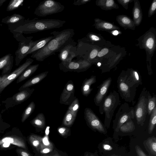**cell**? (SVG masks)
<instances>
[{
  "mask_svg": "<svg viewBox=\"0 0 156 156\" xmlns=\"http://www.w3.org/2000/svg\"><path fill=\"white\" fill-rule=\"evenodd\" d=\"M35 108V104L31 101L24 110L21 116V122H24L34 112Z\"/></svg>",
  "mask_w": 156,
  "mask_h": 156,
  "instance_id": "cell-32",
  "label": "cell"
},
{
  "mask_svg": "<svg viewBox=\"0 0 156 156\" xmlns=\"http://www.w3.org/2000/svg\"><path fill=\"white\" fill-rule=\"evenodd\" d=\"M130 120L126 122L121 126L119 130L125 133L129 132L132 131L134 129V126Z\"/></svg>",
  "mask_w": 156,
  "mask_h": 156,
  "instance_id": "cell-38",
  "label": "cell"
},
{
  "mask_svg": "<svg viewBox=\"0 0 156 156\" xmlns=\"http://www.w3.org/2000/svg\"><path fill=\"white\" fill-rule=\"evenodd\" d=\"M96 5L102 9L108 10L117 9L119 6L113 0H98L96 1Z\"/></svg>",
  "mask_w": 156,
  "mask_h": 156,
  "instance_id": "cell-28",
  "label": "cell"
},
{
  "mask_svg": "<svg viewBox=\"0 0 156 156\" xmlns=\"http://www.w3.org/2000/svg\"><path fill=\"white\" fill-rule=\"evenodd\" d=\"M94 25L96 29L101 30L113 31L120 29L118 27L113 24L98 18L94 19Z\"/></svg>",
  "mask_w": 156,
  "mask_h": 156,
  "instance_id": "cell-19",
  "label": "cell"
},
{
  "mask_svg": "<svg viewBox=\"0 0 156 156\" xmlns=\"http://www.w3.org/2000/svg\"><path fill=\"white\" fill-rule=\"evenodd\" d=\"M125 73L126 82L130 86L137 88L142 84L141 77L137 70L129 69Z\"/></svg>",
  "mask_w": 156,
  "mask_h": 156,
  "instance_id": "cell-16",
  "label": "cell"
},
{
  "mask_svg": "<svg viewBox=\"0 0 156 156\" xmlns=\"http://www.w3.org/2000/svg\"><path fill=\"white\" fill-rule=\"evenodd\" d=\"M77 115V114L67 110L64 115L62 124L68 127L71 126L75 120Z\"/></svg>",
  "mask_w": 156,
  "mask_h": 156,
  "instance_id": "cell-30",
  "label": "cell"
},
{
  "mask_svg": "<svg viewBox=\"0 0 156 156\" xmlns=\"http://www.w3.org/2000/svg\"><path fill=\"white\" fill-rule=\"evenodd\" d=\"M112 81L111 77H108L104 81L98 86V92L94 98L95 105L99 107L100 114H103L102 106L104 100L107 96L108 91Z\"/></svg>",
  "mask_w": 156,
  "mask_h": 156,
  "instance_id": "cell-12",
  "label": "cell"
},
{
  "mask_svg": "<svg viewBox=\"0 0 156 156\" xmlns=\"http://www.w3.org/2000/svg\"><path fill=\"white\" fill-rule=\"evenodd\" d=\"M33 37H27L19 43L18 49L15 52V65L18 66L21 61L27 55V53L36 42L32 40Z\"/></svg>",
  "mask_w": 156,
  "mask_h": 156,
  "instance_id": "cell-13",
  "label": "cell"
},
{
  "mask_svg": "<svg viewBox=\"0 0 156 156\" xmlns=\"http://www.w3.org/2000/svg\"><path fill=\"white\" fill-rule=\"evenodd\" d=\"M111 156H119V155H115V154H113V155H112Z\"/></svg>",
  "mask_w": 156,
  "mask_h": 156,
  "instance_id": "cell-55",
  "label": "cell"
},
{
  "mask_svg": "<svg viewBox=\"0 0 156 156\" xmlns=\"http://www.w3.org/2000/svg\"><path fill=\"white\" fill-rule=\"evenodd\" d=\"M48 71L42 72L30 79L22 85L19 89L20 91L35 85L41 81L47 76Z\"/></svg>",
  "mask_w": 156,
  "mask_h": 156,
  "instance_id": "cell-20",
  "label": "cell"
},
{
  "mask_svg": "<svg viewBox=\"0 0 156 156\" xmlns=\"http://www.w3.org/2000/svg\"><path fill=\"white\" fill-rule=\"evenodd\" d=\"M144 39V48L150 54L154 51L155 47V40L154 36L149 33L145 35Z\"/></svg>",
  "mask_w": 156,
  "mask_h": 156,
  "instance_id": "cell-27",
  "label": "cell"
},
{
  "mask_svg": "<svg viewBox=\"0 0 156 156\" xmlns=\"http://www.w3.org/2000/svg\"><path fill=\"white\" fill-rule=\"evenodd\" d=\"M119 94L116 91H111L105 98L102 106V111L105 113L104 125L109 128L115 111L120 105Z\"/></svg>",
  "mask_w": 156,
  "mask_h": 156,
  "instance_id": "cell-3",
  "label": "cell"
},
{
  "mask_svg": "<svg viewBox=\"0 0 156 156\" xmlns=\"http://www.w3.org/2000/svg\"><path fill=\"white\" fill-rule=\"evenodd\" d=\"M156 107V97L155 94L153 96L151 95L149 91H148V103L147 112L150 116L154 108Z\"/></svg>",
  "mask_w": 156,
  "mask_h": 156,
  "instance_id": "cell-34",
  "label": "cell"
},
{
  "mask_svg": "<svg viewBox=\"0 0 156 156\" xmlns=\"http://www.w3.org/2000/svg\"><path fill=\"white\" fill-rule=\"evenodd\" d=\"M84 118L87 124L92 129L105 134L107 133L104 125L91 108H86L85 109Z\"/></svg>",
  "mask_w": 156,
  "mask_h": 156,
  "instance_id": "cell-10",
  "label": "cell"
},
{
  "mask_svg": "<svg viewBox=\"0 0 156 156\" xmlns=\"http://www.w3.org/2000/svg\"><path fill=\"white\" fill-rule=\"evenodd\" d=\"M44 147H49L53 148L52 144L48 140V136H45L42 138V140L40 145V149Z\"/></svg>",
  "mask_w": 156,
  "mask_h": 156,
  "instance_id": "cell-39",
  "label": "cell"
},
{
  "mask_svg": "<svg viewBox=\"0 0 156 156\" xmlns=\"http://www.w3.org/2000/svg\"><path fill=\"white\" fill-rule=\"evenodd\" d=\"M34 90V88H26L8 98L2 102L5 104V110H7L24 102L31 95Z\"/></svg>",
  "mask_w": 156,
  "mask_h": 156,
  "instance_id": "cell-9",
  "label": "cell"
},
{
  "mask_svg": "<svg viewBox=\"0 0 156 156\" xmlns=\"http://www.w3.org/2000/svg\"><path fill=\"white\" fill-rule=\"evenodd\" d=\"M7 75H2L0 76V83L4 80Z\"/></svg>",
  "mask_w": 156,
  "mask_h": 156,
  "instance_id": "cell-50",
  "label": "cell"
},
{
  "mask_svg": "<svg viewBox=\"0 0 156 156\" xmlns=\"http://www.w3.org/2000/svg\"><path fill=\"white\" fill-rule=\"evenodd\" d=\"M16 151L19 156H31L27 150L20 147L16 149Z\"/></svg>",
  "mask_w": 156,
  "mask_h": 156,
  "instance_id": "cell-42",
  "label": "cell"
},
{
  "mask_svg": "<svg viewBox=\"0 0 156 156\" xmlns=\"http://www.w3.org/2000/svg\"><path fill=\"white\" fill-rule=\"evenodd\" d=\"M53 148L49 147H44L41 148L39 152L41 154H46L51 152Z\"/></svg>",
  "mask_w": 156,
  "mask_h": 156,
  "instance_id": "cell-46",
  "label": "cell"
},
{
  "mask_svg": "<svg viewBox=\"0 0 156 156\" xmlns=\"http://www.w3.org/2000/svg\"><path fill=\"white\" fill-rule=\"evenodd\" d=\"M85 156H98L97 154L94 153V154H87Z\"/></svg>",
  "mask_w": 156,
  "mask_h": 156,
  "instance_id": "cell-51",
  "label": "cell"
},
{
  "mask_svg": "<svg viewBox=\"0 0 156 156\" xmlns=\"http://www.w3.org/2000/svg\"><path fill=\"white\" fill-rule=\"evenodd\" d=\"M54 37V35L41 38L36 41L34 45L30 49L27 53L28 55L40 50L45 46Z\"/></svg>",
  "mask_w": 156,
  "mask_h": 156,
  "instance_id": "cell-25",
  "label": "cell"
},
{
  "mask_svg": "<svg viewBox=\"0 0 156 156\" xmlns=\"http://www.w3.org/2000/svg\"><path fill=\"white\" fill-rule=\"evenodd\" d=\"M39 64L30 65L26 68L17 79L16 83H18L31 76L37 70Z\"/></svg>",
  "mask_w": 156,
  "mask_h": 156,
  "instance_id": "cell-26",
  "label": "cell"
},
{
  "mask_svg": "<svg viewBox=\"0 0 156 156\" xmlns=\"http://www.w3.org/2000/svg\"><path fill=\"white\" fill-rule=\"evenodd\" d=\"M135 148L138 156H147L138 145H136Z\"/></svg>",
  "mask_w": 156,
  "mask_h": 156,
  "instance_id": "cell-45",
  "label": "cell"
},
{
  "mask_svg": "<svg viewBox=\"0 0 156 156\" xmlns=\"http://www.w3.org/2000/svg\"><path fill=\"white\" fill-rule=\"evenodd\" d=\"M9 126V125L7 123L4 122L2 118V115L0 113V127L2 128V126Z\"/></svg>",
  "mask_w": 156,
  "mask_h": 156,
  "instance_id": "cell-49",
  "label": "cell"
},
{
  "mask_svg": "<svg viewBox=\"0 0 156 156\" xmlns=\"http://www.w3.org/2000/svg\"><path fill=\"white\" fill-rule=\"evenodd\" d=\"M116 20L119 24L125 29L135 30L136 26L133 20L127 16L122 15H118L116 17Z\"/></svg>",
  "mask_w": 156,
  "mask_h": 156,
  "instance_id": "cell-21",
  "label": "cell"
},
{
  "mask_svg": "<svg viewBox=\"0 0 156 156\" xmlns=\"http://www.w3.org/2000/svg\"><path fill=\"white\" fill-rule=\"evenodd\" d=\"M133 0H117L118 2L126 10L128 9L129 3L132 2Z\"/></svg>",
  "mask_w": 156,
  "mask_h": 156,
  "instance_id": "cell-44",
  "label": "cell"
},
{
  "mask_svg": "<svg viewBox=\"0 0 156 156\" xmlns=\"http://www.w3.org/2000/svg\"><path fill=\"white\" fill-rule=\"evenodd\" d=\"M125 71H122L117 80L118 91L122 99L126 102L133 103L137 88L130 86L126 82Z\"/></svg>",
  "mask_w": 156,
  "mask_h": 156,
  "instance_id": "cell-6",
  "label": "cell"
},
{
  "mask_svg": "<svg viewBox=\"0 0 156 156\" xmlns=\"http://www.w3.org/2000/svg\"><path fill=\"white\" fill-rule=\"evenodd\" d=\"M57 130L59 133L62 136L67 135L70 131V129L66 126L59 127H58Z\"/></svg>",
  "mask_w": 156,
  "mask_h": 156,
  "instance_id": "cell-41",
  "label": "cell"
},
{
  "mask_svg": "<svg viewBox=\"0 0 156 156\" xmlns=\"http://www.w3.org/2000/svg\"><path fill=\"white\" fill-rule=\"evenodd\" d=\"M13 57L8 54L0 58V70H2V75H8L11 73L13 66Z\"/></svg>",
  "mask_w": 156,
  "mask_h": 156,
  "instance_id": "cell-18",
  "label": "cell"
},
{
  "mask_svg": "<svg viewBox=\"0 0 156 156\" xmlns=\"http://www.w3.org/2000/svg\"><path fill=\"white\" fill-rule=\"evenodd\" d=\"M77 43L73 39L60 51L58 55L61 62L68 63L76 57Z\"/></svg>",
  "mask_w": 156,
  "mask_h": 156,
  "instance_id": "cell-14",
  "label": "cell"
},
{
  "mask_svg": "<svg viewBox=\"0 0 156 156\" xmlns=\"http://www.w3.org/2000/svg\"><path fill=\"white\" fill-rule=\"evenodd\" d=\"M43 156H60L59 154H54L53 155H43Z\"/></svg>",
  "mask_w": 156,
  "mask_h": 156,
  "instance_id": "cell-54",
  "label": "cell"
},
{
  "mask_svg": "<svg viewBox=\"0 0 156 156\" xmlns=\"http://www.w3.org/2000/svg\"><path fill=\"white\" fill-rule=\"evenodd\" d=\"M80 108V104L79 100L75 97L73 102L69 105L68 110L77 114Z\"/></svg>",
  "mask_w": 156,
  "mask_h": 156,
  "instance_id": "cell-37",
  "label": "cell"
},
{
  "mask_svg": "<svg viewBox=\"0 0 156 156\" xmlns=\"http://www.w3.org/2000/svg\"><path fill=\"white\" fill-rule=\"evenodd\" d=\"M156 9V0L153 1L148 12V16L151 17L155 12Z\"/></svg>",
  "mask_w": 156,
  "mask_h": 156,
  "instance_id": "cell-40",
  "label": "cell"
},
{
  "mask_svg": "<svg viewBox=\"0 0 156 156\" xmlns=\"http://www.w3.org/2000/svg\"><path fill=\"white\" fill-rule=\"evenodd\" d=\"M96 81L95 76H91L89 78H86L83 80L81 87V91L83 96L87 97L89 95L93 90L91 88V86Z\"/></svg>",
  "mask_w": 156,
  "mask_h": 156,
  "instance_id": "cell-22",
  "label": "cell"
},
{
  "mask_svg": "<svg viewBox=\"0 0 156 156\" xmlns=\"http://www.w3.org/2000/svg\"><path fill=\"white\" fill-rule=\"evenodd\" d=\"M6 1V0H0V7L2 5L3 3Z\"/></svg>",
  "mask_w": 156,
  "mask_h": 156,
  "instance_id": "cell-53",
  "label": "cell"
},
{
  "mask_svg": "<svg viewBox=\"0 0 156 156\" xmlns=\"http://www.w3.org/2000/svg\"><path fill=\"white\" fill-rule=\"evenodd\" d=\"M34 60L27 58L25 62L18 68L7 75L0 83V94L3 90L19 76L34 62Z\"/></svg>",
  "mask_w": 156,
  "mask_h": 156,
  "instance_id": "cell-11",
  "label": "cell"
},
{
  "mask_svg": "<svg viewBox=\"0 0 156 156\" xmlns=\"http://www.w3.org/2000/svg\"><path fill=\"white\" fill-rule=\"evenodd\" d=\"M98 53V50L97 49L95 48H93L90 54L88 62L91 63L93 60L97 55Z\"/></svg>",
  "mask_w": 156,
  "mask_h": 156,
  "instance_id": "cell-43",
  "label": "cell"
},
{
  "mask_svg": "<svg viewBox=\"0 0 156 156\" xmlns=\"http://www.w3.org/2000/svg\"><path fill=\"white\" fill-rule=\"evenodd\" d=\"M91 65V63L81 59L73 60L68 63L61 62L59 64L60 69L64 72H84L88 69Z\"/></svg>",
  "mask_w": 156,
  "mask_h": 156,
  "instance_id": "cell-8",
  "label": "cell"
},
{
  "mask_svg": "<svg viewBox=\"0 0 156 156\" xmlns=\"http://www.w3.org/2000/svg\"><path fill=\"white\" fill-rule=\"evenodd\" d=\"M30 123L37 129H43L45 126L46 122L44 115L43 113H39L32 119Z\"/></svg>",
  "mask_w": 156,
  "mask_h": 156,
  "instance_id": "cell-29",
  "label": "cell"
},
{
  "mask_svg": "<svg viewBox=\"0 0 156 156\" xmlns=\"http://www.w3.org/2000/svg\"><path fill=\"white\" fill-rule=\"evenodd\" d=\"M51 34L54 35V37L43 47L33 53L31 57L37 61L42 62L55 55V52H60L73 39L75 32L73 29L68 28L60 31H54Z\"/></svg>",
  "mask_w": 156,
  "mask_h": 156,
  "instance_id": "cell-1",
  "label": "cell"
},
{
  "mask_svg": "<svg viewBox=\"0 0 156 156\" xmlns=\"http://www.w3.org/2000/svg\"><path fill=\"white\" fill-rule=\"evenodd\" d=\"M23 0H12L11 1L7 7L6 10L9 11L19 8L23 3Z\"/></svg>",
  "mask_w": 156,
  "mask_h": 156,
  "instance_id": "cell-36",
  "label": "cell"
},
{
  "mask_svg": "<svg viewBox=\"0 0 156 156\" xmlns=\"http://www.w3.org/2000/svg\"><path fill=\"white\" fill-rule=\"evenodd\" d=\"M134 118V108L130 107L127 103L122 104L116 114L115 119L113 120L114 130L118 132L122 125Z\"/></svg>",
  "mask_w": 156,
  "mask_h": 156,
  "instance_id": "cell-5",
  "label": "cell"
},
{
  "mask_svg": "<svg viewBox=\"0 0 156 156\" xmlns=\"http://www.w3.org/2000/svg\"><path fill=\"white\" fill-rule=\"evenodd\" d=\"M3 144H11L27 150V147L24 140L22 137L12 135L0 139V145Z\"/></svg>",
  "mask_w": 156,
  "mask_h": 156,
  "instance_id": "cell-17",
  "label": "cell"
},
{
  "mask_svg": "<svg viewBox=\"0 0 156 156\" xmlns=\"http://www.w3.org/2000/svg\"><path fill=\"white\" fill-rule=\"evenodd\" d=\"M24 18L23 16L20 14H15L3 19L2 22L8 24L14 23L24 20Z\"/></svg>",
  "mask_w": 156,
  "mask_h": 156,
  "instance_id": "cell-33",
  "label": "cell"
},
{
  "mask_svg": "<svg viewBox=\"0 0 156 156\" xmlns=\"http://www.w3.org/2000/svg\"><path fill=\"white\" fill-rule=\"evenodd\" d=\"M148 91L144 87L139 96L134 108L135 117L138 125L143 126L147 114Z\"/></svg>",
  "mask_w": 156,
  "mask_h": 156,
  "instance_id": "cell-7",
  "label": "cell"
},
{
  "mask_svg": "<svg viewBox=\"0 0 156 156\" xmlns=\"http://www.w3.org/2000/svg\"><path fill=\"white\" fill-rule=\"evenodd\" d=\"M108 50L107 48H104L98 52V57H101L104 56L108 52Z\"/></svg>",
  "mask_w": 156,
  "mask_h": 156,
  "instance_id": "cell-48",
  "label": "cell"
},
{
  "mask_svg": "<svg viewBox=\"0 0 156 156\" xmlns=\"http://www.w3.org/2000/svg\"><path fill=\"white\" fill-rule=\"evenodd\" d=\"M150 116L148 132L149 134H151L152 133L156 124V107L154 108Z\"/></svg>",
  "mask_w": 156,
  "mask_h": 156,
  "instance_id": "cell-35",
  "label": "cell"
},
{
  "mask_svg": "<svg viewBox=\"0 0 156 156\" xmlns=\"http://www.w3.org/2000/svg\"><path fill=\"white\" fill-rule=\"evenodd\" d=\"M65 6L54 0H44L41 2L36 8L34 14L37 16L44 17L63 11Z\"/></svg>",
  "mask_w": 156,
  "mask_h": 156,
  "instance_id": "cell-4",
  "label": "cell"
},
{
  "mask_svg": "<svg viewBox=\"0 0 156 156\" xmlns=\"http://www.w3.org/2000/svg\"><path fill=\"white\" fill-rule=\"evenodd\" d=\"M1 128L0 127V129H1Z\"/></svg>",
  "mask_w": 156,
  "mask_h": 156,
  "instance_id": "cell-56",
  "label": "cell"
},
{
  "mask_svg": "<svg viewBox=\"0 0 156 156\" xmlns=\"http://www.w3.org/2000/svg\"><path fill=\"white\" fill-rule=\"evenodd\" d=\"M134 6L133 9V21L136 26L140 24L142 19V12L139 2L138 0L134 1Z\"/></svg>",
  "mask_w": 156,
  "mask_h": 156,
  "instance_id": "cell-23",
  "label": "cell"
},
{
  "mask_svg": "<svg viewBox=\"0 0 156 156\" xmlns=\"http://www.w3.org/2000/svg\"><path fill=\"white\" fill-rule=\"evenodd\" d=\"M113 32H112V33L114 35H117L119 34L118 31H117V30H113Z\"/></svg>",
  "mask_w": 156,
  "mask_h": 156,
  "instance_id": "cell-52",
  "label": "cell"
},
{
  "mask_svg": "<svg viewBox=\"0 0 156 156\" xmlns=\"http://www.w3.org/2000/svg\"><path fill=\"white\" fill-rule=\"evenodd\" d=\"M66 21L58 19H44L28 20L15 30L21 33L30 34L62 27Z\"/></svg>",
  "mask_w": 156,
  "mask_h": 156,
  "instance_id": "cell-2",
  "label": "cell"
},
{
  "mask_svg": "<svg viewBox=\"0 0 156 156\" xmlns=\"http://www.w3.org/2000/svg\"><path fill=\"white\" fill-rule=\"evenodd\" d=\"M90 1L91 0H76L74 1L73 4L75 5H80L85 4Z\"/></svg>",
  "mask_w": 156,
  "mask_h": 156,
  "instance_id": "cell-47",
  "label": "cell"
},
{
  "mask_svg": "<svg viewBox=\"0 0 156 156\" xmlns=\"http://www.w3.org/2000/svg\"><path fill=\"white\" fill-rule=\"evenodd\" d=\"M146 150L149 156H156V138L154 136L148 138L143 142Z\"/></svg>",
  "mask_w": 156,
  "mask_h": 156,
  "instance_id": "cell-24",
  "label": "cell"
},
{
  "mask_svg": "<svg viewBox=\"0 0 156 156\" xmlns=\"http://www.w3.org/2000/svg\"><path fill=\"white\" fill-rule=\"evenodd\" d=\"M75 88L73 81H69L66 84L60 98L61 104L69 105L75 98Z\"/></svg>",
  "mask_w": 156,
  "mask_h": 156,
  "instance_id": "cell-15",
  "label": "cell"
},
{
  "mask_svg": "<svg viewBox=\"0 0 156 156\" xmlns=\"http://www.w3.org/2000/svg\"><path fill=\"white\" fill-rule=\"evenodd\" d=\"M42 140V137L41 136L34 134H31L28 138L30 144L38 152L40 150Z\"/></svg>",
  "mask_w": 156,
  "mask_h": 156,
  "instance_id": "cell-31",
  "label": "cell"
}]
</instances>
